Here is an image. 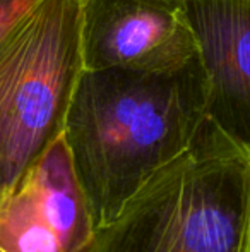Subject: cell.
<instances>
[{
  "label": "cell",
  "mask_w": 250,
  "mask_h": 252,
  "mask_svg": "<svg viewBox=\"0 0 250 252\" xmlns=\"http://www.w3.org/2000/svg\"><path fill=\"white\" fill-rule=\"evenodd\" d=\"M206 120L199 55L168 72L83 69L63 136L94 226L110 221L146 180L187 151Z\"/></svg>",
  "instance_id": "6da1fadb"
},
{
  "label": "cell",
  "mask_w": 250,
  "mask_h": 252,
  "mask_svg": "<svg viewBox=\"0 0 250 252\" xmlns=\"http://www.w3.org/2000/svg\"><path fill=\"white\" fill-rule=\"evenodd\" d=\"M249 225L250 155L207 119L83 252H244Z\"/></svg>",
  "instance_id": "7a4b0ae2"
},
{
  "label": "cell",
  "mask_w": 250,
  "mask_h": 252,
  "mask_svg": "<svg viewBox=\"0 0 250 252\" xmlns=\"http://www.w3.org/2000/svg\"><path fill=\"white\" fill-rule=\"evenodd\" d=\"M83 69L81 0H40L0 41V199L63 130Z\"/></svg>",
  "instance_id": "3957f363"
},
{
  "label": "cell",
  "mask_w": 250,
  "mask_h": 252,
  "mask_svg": "<svg viewBox=\"0 0 250 252\" xmlns=\"http://www.w3.org/2000/svg\"><path fill=\"white\" fill-rule=\"evenodd\" d=\"M87 70L168 72L199 55L184 0H81Z\"/></svg>",
  "instance_id": "277c9868"
},
{
  "label": "cell",
  "mask_w": 250,
  "mask_h": 252,
  "mask_svg": "<svg viewBox=\"0 0 250 252\" xmlns=\"http://www.w3.org/2000/svg\"><path fill=\"white\" fill-rule=\"evenodd\" d=\"M207 77V119L250 155V0H184Z\"/></svg>",
  "instance_id": "5b68a950"
},
{
  "label": "cell",
  "mask_w": 250,
  "mask_h": 252,
  "mask_svg": "<svg viewBox=\"0 0 250 252\" xmlns=\"http://www.w3.org/2000/svg\"><path fill=\"white\" fill-rule=\"evenodd\" d=\"M17 184L50 218L67 252H83L89 246L96 226L63 130L36 156Z\"/></svg>",
  "instance_id": "8992f818"
},
{
  "label": "cell",
  "mask_w": 250,
  "mask_h": 252,
  "mask_svg": "<svg viewBox=\"0 0 250 252\" xmlns=\"http://www.w3.org/2000/svg\"><path fill=\"white\" fill-rule=\"evenodd\" d=\"M0 252H67L54 223L21 184L0 199Z\"/></svg>",
  "instance_id": "52a82bcc"
},
{
  "label": "cell",
  "mask_w": 250,
  "mask_h": 252,
  "mask_svg": "<svg viewBox=\"0 0 250 252\" xmlns=\"http://www.w3.org/2000/svg\"><path fill=\"white\" fill-rule=\"evenodd\" d=\"M40 0H0V41Z\"/></svg>",
  "instance_id": "ba28073f"
},
{
  "label": "cell",
  "mask_w": 250,
  "mask_h": 252,
  "mask_svg": "<svg viewBox=\"0 0 250 252\" xmlns=\"http://www.w3.org/2000/svg\"><path fill=\"white\" fill-rule=\"evenodd\" d=\"M244 252H250V225H249V233H247V240H245Z\"/></svg>",
  "instance_id": "9c48e42d"
}]
</instances>
